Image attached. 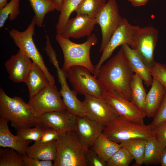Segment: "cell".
Masks as SVG:
<instances>
[{
    "instance_id": "cell-27",
    "label": "cell",
    "mask_w": 166,
    "mask_h": 166,
    "mask_svg": "<svg viewBox=\"0 0 166 166\" xmlns=\"http://www.w3.org/2000/svg\"><path fill=\"white\" fill-rule=\"evenodd\" d=\"M147 140L135 138L124 141L121 143V147L126 149L135 161L136 166L143 164L144 153Z\"/></svg>"
},
{
    "instance_id": "cell-4",
    "label": "cell",
    "mask_w": 166,
    "mask_h": 166,
    "mask_svg": "<svg viewBox=\"0 0 166 166\" xmlns=\"http://www.w3.org/2000/svg\"><path fill=\"white\" fill-rule=\"evenodd\" d=\"M57 155L53 166H87L85 153L88 149L74 131L61 135L56 141Z\"/></svg>"
},
{
    "instance_id": "cell-28",
    "label": "cell",
    "mask_w": 166,
    "mask_h": 166,
    "mask_svg": "<svg viewBox=\"0 0 166 166\" xmlns=\"http://www.w3.org/2000/svg\"><path fill=\"white\" fill-rule=\"evenodd\" d=\"M82 0H63L56 26L57 34L61 35L72 13L75 11Z\"/></svg>"
},
{
    "instance_id": "cell-8",
    "label": "cell",
    "mask_w": 166,
    "mask_h": 166,
    "mask_svg": "<svg viewBox=\"0 0 166 166\" xmlns=\"http://www.w3.org/2000/svg\"><path fill=\"white\" fill-rule=\"evenodd\" d=\"M140 28L138 26L132 25L125 18H122L121 23L112 34L102 51L99 61L95 66L93 76L97 78L102 64L111 56L117 47L124 44H127L134 49L136 36Z\"/></svg>"
},
{
    "instance_id": "cell-20",
    "label": "cell",
    "mask_w": 166,
    "mask_h": 166,
    "mask_svg": "<svg viewBox=\"0 0 166 166\" xmlns=\"http://www.w3.org/2000/svg\"><path fill=\"white\" fill-rule=\"evenodd\" d=\"M127 57L133 72L143 79L148 87L151 85L153 77L150 69L145 64L135 50L127 44L121 45Z\"/></svg>"
},
{
    "instance_id": "cell-13",
    "label": "cell",
    "mask_w": 166,
    "mask_h": 166,
    "mask_svg": "<svg viewBox=\"0 0 166 166\" xmlns=\"http://www.w3.org/2000/svg\"><path fill=\"white\" fill-rule=\"evenodd\" d=\"M41 122L62 135L75 131L78 117L66 109L44 114L39 117Z\"/></svg>"
},
{
    "instance_id": "cell-7",
    "label": "cell",
    "mask_w": 166,
    "mask_h": 166,
    "mask_svg": "<svg viewBox=\"0 0 166 166\" xmlns=\"http://www.w3.org/2000/svg\"><path fill=\"white\" fill-rule=\"evenodd\" d=\"M35 25L32 21L25 30L20 31L13 29L9 31V33L19 50L40 66L44 72L50 85H54V77L45 66L43 57L36 47L33 39V36L35 34Z\"/></svg>"
},
{
    "instance_id": "cell-16",
    "label": "cell",
    "mask_w": 166,
    "mask_h": 166,
    "mask_svg": "<svg viewBox=\"0 0 166 166\" xmlns=\"http://www.w3.org/2000/svg\"><path fill=\"white\" fill-rule=\"evenodd\" d=\"M97 24L96 17L77 15L75 18L69 19L61 35L67 38L89 37Z\"/></svg>"
},
{
    "instance_id": "cell-40",
    "label": "cell",
    "mask_w": 166,
    "mask_h": 166,
    "mask_svg": "<svg viewBox=\"0 0 166 166\" xmlns=\"http://www.w3.org/2000/svg\"><path fill=\"white\" fill-rule=\"evenodd\" d=\"M23 166H53L51 160H42L30 157L27 155L22 156Z\"/></svg>"
},
{
    "instance_id": "cell-17",
    "label": "cell",
    "mask_w": 166,
    "mask_h": 166,
    "mask_svg": "<svg viewBox=\"0 0 166 166\" xmlns=\"http://www.w3.org/2000/svg\"><path fill=\"white\" fill-rule=\"evenodd\" d=\"M33 62L29 57L19 50L4 64L9 79L15 83L24 82Z\"/></svg>"
},
{
    "instance_id": "cell-11",
    "label": "cell",
    "mask_w": 166,
    "mask_h": 166,
    "mask_svg": "<svg viewBox=\"0 0 166 166\" xmlns=\"http://www.w3.org/2000/svg\"><path fill=\"white\" fill-rule=\"evenodd\" d=\"M158 37L157 30L152 26H148L140 27L135 38L134 49L150 69L156 62L154 59L153 53Z\"/></svg>"
},
{
    "instance_id": "cell-22",
    "label": "cell",
    "mask_w": 166,
    "mask_h": 166,
    "mask_svg": "<svg viewBox=\"0 0 166 166\" xmlns=\"http://www.w3.org/2000/svg\"><path fill=\"white\" fill-rule=\"evenodd\" d=\"M166 91L164 87L153 78L151 88L146 98L144 110L146 117H153L161 103Z\"/></svg>"
},
{
    "instance_id": "cell-10",
    "label": "cell",
    "mask_w": 166,
    "mask_h": 166,
    "mask_svg": "<svg viewBox=\"0 0 166 166\" xmlns=\"http://www.w3.org/2000/svg\"><path fill=\"white\" fill-rule=\"evenodd\" d=\"M60 92L50 85L29 98L28 104L39 117L46 113L66 109Z\"/></svg>"
},
{
    "instance_id": "cell-31",
    "label": "cell",
    "mask_w": 166,
    "mask_h": 166,
    "mask_svg": "<svg viewBox=\"0 0 166 166\" xmlns=\"http://www.w3.org/2000/svg\"><path fill=\"white\" fill-rule=\"evenodd\" d=\"M0 166H23L22 156L13 148H1Z\"/></svg>"
},
{
    "instance_id": "cell-34",
    "label": "cell",
    "mask_w": 166,
    "mask_h": 166,
    "mask_svg": "<svg viewBox=\"0 0 166 166\" xmlns=\"http://www.w3.org/2000/svg\"><path fill=\"white\" fill-rule=\"evenodd\" d=\"M133 158L128 150L121 147L107 162V166H128Z\"/></svg>"
},
{
    "instance_id": "cell-33",
    "label": "cell",
    "mask_w": 166,
    "mask_h": 166,
    "mask_svg": "<svg viewBox=\"0 0 166 166\" xmlns=\"http://www.w3.org/2000/svg\"><path fill=\"white\" fill-rule=\"evenodd\" d=\"M45 126L41 122L34 128H28L17 131V135L25 140L38 141L41 138Z\"/></svg>"
},
{
    "instance_id": "cell-5",
    "label": "cell",
    "mask_w": 166,
    "mask_h": 166,
    "mask_svg": "<svg viewBox=\"0 0 166 166\" xmlns=\"http://www.w3.org/2000/svg\"><path fill=\"white\" fill-rule=\"evenodd\" d=\"M153 129L150 124L146 125L137 123L119 116L105 127L102 133L110 140L120 144L133 139L147 140L154 136Z\"/></svg>"
},
{
    "instance_id": "cell-25",
    "label": "cell",
    "mask_w": 166,
    "mask_h": 166,
    "mask_svg": "<svg viewBox=\"0 0 166 166\" xmlns=\"http://www.w3.org/2000/svg\"><path fill=\"white\" fill-rule=\"evenodd\" d=\"M165 147L154 136L150 137L147 140L143 164L146 165L160 164L161 153Z\"/></svg>"
},
{
    "instance_id": "cell-15",
    "label": "cell",
    "mask_w": 166,
    "mask_h": 166,
    "mask_svg": "<svg viewBox=\"0 0 166 166\" xmlns=\"http://www.w3.org/2000/svg\"><path fill=\"white\" fill-rule=\"evenodd\" d=\"M105 127L86 116L78 117L75 132L81 143L88 148L93 146Z\"/></svg>"
},
{
    "instance_id": "cell-45",
    "label": "cell",
    "mask_w": 166,
    "mask_h": 166,
    "mask_svg": "<svg viewBox=\"0 0 166 166\" xmlns=\"http://www.w3.org/2000/svg\"><path fill=\"white\" fill-rule=\"evenodd\" d=\"M8 3L7 0H0V9L5 6Z\"/></svg>"
},
{
    "instance_id": "cell-39",
    "label": "cell",
    "mask_w": 166,
    "mask_h": 166,
    "mask_svg": "<svg viewBox=\"0 0 166 166\" xmlns=\"http://www.w3.org/2000/svg\"><path fill=\"white\" fill-rule=\"evenodd\" d=\"M45 46L44 49L51 63L56 69L59 67L56 53L53 48L48 35H46Z\"/></svg>"
},
{
    "instance_id": "cell-1",
    "label": "cell",
    "mask_w": 166,
    "mask_h": 166,
    "mask_svg": "<svg viewBox=\"0 0 166 166\" xmlns=\"http://www.w3.org/2000/svg\"><path fill=\"white\" fill-rule=\"evenodd\" d=\"M134 73L121 47L115 55L102 65L97 78L106 91L130 101Z\"/></svg>"
},
{
    "instance_id": "cell-38",
    "label": "cell",
    "mask_w": 166,
    "mask_h": 166,
    "mask_svg": "<svg viewBox=\"0 0 166 166\" xmlns=\"http://www.w3.org/2000/svg\"><path fill=\"white\" fill-rule=\"evenodd\" d=\"M61 135L55 130L45 126V128L40 140L35 142L46 143L56 140Z\"/></svg>"
},
{
    "instance_id": "cell-44",
    "label": "cell",
    "mask_w": 166,
    "mask_h": 166,
    "mask_svg": "<svg viewBox=\"0 0 166 166\" xmlns=\"http://www.w3.org/2000/svg\"><path fill=\"white\" fill-rule=\"evenodd\" d=\"M56 7V10L59 11L63 0H53Z\"/></svg>"
},
{
    "instance_id": "cell-2",
    "label": "cell",
    "mask_w": 166,
    "mask_h": 166,
    "mask_svg": "<svg viewBox=\"0 0 166 166\" xmlns=\"http://www.w3.org/2000/svg\"><path fill=\"white\" fill-rule=\"evenodd\" d=\"M0 116L11 123L17 131L31 128L41 123L39 117L20 97H11L0 89Z\"/></svg>"
},
{
    "instance_id": "cell-43",
    "label": "cell",
    "mask_w": 166,
    "mask_h": 166,
    "mask_svg": "<svg viewBox=\"0 0 166 166\" xmlns=\"http://www.w3.org/2000/svg\"><path fill=\"white\" fill-rule=\"evenodd\" d=\"M160 164L162 166H166V147L163 149L161 153Z\"/></svg>"
},
{
    "instance_id": "cell-36",
    "label": "cell",
    "mask_w": 166,
    "mask_h": 166,
    "mask_svg": "<svg viewBox=\"0 0 166 166\" xmlns=\"http://www.w3.org/2000/svg\"><path fill=\"white\" fill-rule=\"evenodd\" d=\"M150 124L153 128L166 121V91L161 103Z\"/></svg>"
},
{
    "instance_id": "cell-18",
    "label": "cell",
    "mask_w": 166,
    "mask_h": 166,
    "mask_svg": "<svg viewBox=\"0 0 166 166\" xmlns=\"http://www.w3.org/2000/svg\"><path fill=\"white\" fill-rule=\"evenodd\" d=\"M57 70L58 80L61 85L59 92L66 109L77 117L86 116L83 102L81 101L77 97L76 91L70 89L66 81L65 73L60 67L57 69Z\"/></svg>"
},
{
    "instance_id": "cell-19",
    "label": "cell",
    "mask_w": 166,
    "mask_h": 166,
    "mask_svg": "<svg viewBox=\"0 0 166 166\" xmlns=\"http://www.w3.org/2000/svg\"><path fill=\"white\" fill-rule=\"evenodd\" d=\"M8 121L0 117V146L13 149L21 156H26L27 149L32 141L25 140L10 132Z\"/></svg>"
},
{
    "instance_id": "cell-35",
    "label": "cell",
    "mask_w": 166,
    "mask_h": 166,
    "mask_svg": "<svg viewBox=\"0 0 166 166\" xmlns=\"http://www.w3.org/2000/svg\"><path fill=\"white\" fill-rule=\"evenodd\" d=\"M153 78L158 81L166 89V65L156 62L150 69Z\"/></svg>"
},
{
    "instance_id": "cell-42",
    "label": "cell",
    "mask_w": 166,
    "mask_h": 166,
    "mask_svg": "<svg viewBox=\"0 0 166 166\" xmlns=\"http://www.w3.org/2000/svg\"><path fill=\"white\" fill-rule=\"evenodd\" d=\"M135 7L145 5L149 0H128Z\"/></svg>"
},
{
    "instance_id": "cell-21",
    "label": "cell",
    "mask_w": 166,
    "mask_h": 166,
    "mask_svg": "<svg viewBox=\"0 0 166 166\" xmlns=\"http://www.w3.org/2000/svg\"><path fill=\"white\" fill-rule=\"evenodd\" d=\"M24 82L28 87L29 98L51 85L43 70L34 62Z\"/></svg>"
},
{
    "instance_id": "cell-6",
    "label": "cell",
    "mask_w": 166,
    "mask_h": 166,
    "mask_svg": "<svg viewBox=\"0 0 166 166\" xmlns=\"http://www.w3.org/2000/svg\"><path fill=\"white\" fill-rule=\"evenodd\" d=\"M91 73L86 68L76 65L69 68L65 74L77 93L85 96L105 99V89L97 78Z\"/></svg>"
},
{
    "instance_id": "cell-29",
    "label": "cell",
    "mask_w": 166,
    "mask_h": 166,
    "mask_svg": "<svg viewBox=\"0 0 166 166\" xmlns=\"http://www.w3.org/2000/svg\"><path fill=\"white\" fill-rule=\"evenodd\" d=\"M143 81L138 74H134L131 84L130 101L144 112L147 94L143 86Z\"/></svg>"
},
{
    "instance_id": "cell-24",
    "label": "cell",
    "mask_w": 166,
    "mask_h": 166,
    "mask_svg": "<svg viewBox=\"0 0 166 166\" xmlns=\"http://www.w3.org/2000/svg\"><path fill=\"white\" fill-rule=\"evenodd\" d=\"M92 147L94 152L107 163L121 146L120 144L110 140L102 133Z\"/></svg>"
},
{
    "instance_id": "cell-37",
    "label": "cell",
    "mask_w": 166,
    "mask_h": 166,
    "mask_svg": "<svg viewBox=\"0 0 166 166\" xmlns=\"http://www.w3.org/2000/svg\"><path fill=\"white\" fill-rule=\"evenodd\" d=\"M87 166H105L107 163L99 156L92 149L88 148L85 153Z\"/></svg>"
},
{
    "instance_id": "cell-23",
    "label": "cell",
    "mask_w": 166,
    "mask_h": 166,
    "mask_svg": "<svg viewBox=\"0 0 166 166\" xmlns=\"http://www.w3.org/2000/svg\"><path fill=\"white\" fill-rule=\"evenodd\" d=\"M56 140L46 143L35 142L28 148L27 155L41 160L54 161L57 155Z\"/></svg>"
},
{
    "instance_id": "cell-30",
    "label": "cell",
    "mask_w": 166,
    "mask_h": 166,
    "mask_svg": "<svg viewBox=\"0 0 166 166\" xmlns=\"http://www.w3.org/2000/svg\"><path fill=\"white\" fill-rule=\"evenodd\" d=\"M106 0H82L76 10L77 15L96 17Z\"/></svg>"
},
{
    "instance_id": "cell-12",
    "label": "cell",
    "mask_w": 166,
    "mask_h": 166,
    "mask_svg": "<svg viewBox=\"0 0 166 166\" xmlns=\"http://www.w3.org/2000/svg\"><path fill=\"white\" fill-rule=\"evenodd\" d=\"M83 102L86 116L105 127L119 115L105 99L86 96Z\"/></svg>"
},
{
    "instance_id": "cell-32",
    "label": "cell",
    "mask_w": 166,
    "mask_h": 166,
    "mask_svg": "<svg viewBox=\"0 0 166 166\" xmlns=\"http://www.w3.org/2000/svg\"><path fill=\"white\" fill-rule=\"evenodd\" d=\"M20 0H11L4 7L0 9V28L3 27L6 20L16 19L20 14Z\"/></svg>"
},
{
    "instance_id": "cell-26",
    "label": "cell",
    "mask_w": 166,
    "mask_h": 166,
    "mask_svg": "<svg viewBox=\"0 0 166 166\" xmlns=\"http://www.w3.org/2000/svg\"><path fill=\"white\" fill-rule=\"evenodd\" d=\"M34 12L32 21L37 26L41 27L47 13L56 10L53 0H29Z\"/></svg>"
},
{
    "instance_id": "cell-3",
    "label": "cell",
    "mask_w": 166,
    "mask_h": 166,
    "mask_svg": "<svg viewBox=\"0 0 166 166\" xmlns=\"http://www.w3.org/2000/svg\"><path fill=\"white\" fill-rule=\"evenodd\" d=\"M56 39L63 53L64 62L62 69L65 73L70 67L79 65L86 68L94 73L95 66L91 61L90 54L91 47L98 41L95 34H91L85 42L80 44L74 43L69 38L57 34Z\"/></svg>"
},
{
    "instance_id": "cell-41",
    "label": "cell",
    "mask_w": 166,
    "mask_h": 166,
    "mask_svg": "<svg viewBox=\"0 0 166 166\" xmlns=\"http://www.w3.org/2000/svg\"><path fill=\"white\" fill-rule=\"evenodd\" d=\"M153 131L154 136L166 147V121L153 128Z\"/></svg>"
},
{
    "instance_id": "cell-14",
    "label": "cell",
    "mask_w": 166,
    "mask_h": 166,
    "mask_svg": "<svg viewBox=\"0 0 166 166\" xmlns=\"http://www.w3.org/2000/svg\"><path fill=\"white\" fill-rule=\"evenodd\" d=\"M105 99L119 115L137 123L144 124L145 112L131 101L116 94L106 91Z\"/></svg>"
},
{
    "instance_id": "cell-9",
    "label": "cell",
    "mask_w": 166,
    "mask_h": 166,
    "mask_svg": "<svg viewBox=\"0 0 166 166\" xmlns=\"http://www.w3.org/2000/svg\"><path fill=\"white\" fill-rule=\"evenodd\" d=\"M96 18L102 33V41L99 50L101 52L122 19L119 14L116 0H109L100 10Z\"/></svg>"
}]
</instances>
